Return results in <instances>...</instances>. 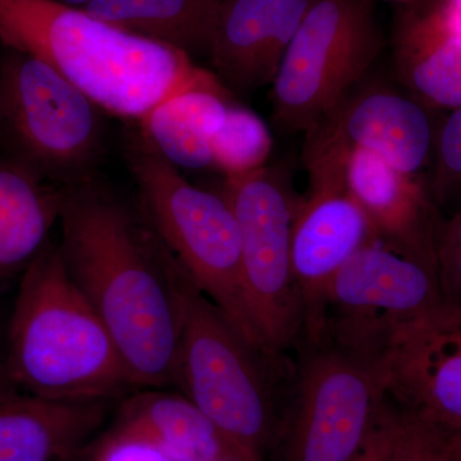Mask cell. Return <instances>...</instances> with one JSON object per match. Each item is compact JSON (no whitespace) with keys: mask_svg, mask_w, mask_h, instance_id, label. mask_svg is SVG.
Returning <instances> with one entry per match:
<instances>
[{"mask_svg":"<svg viewBox=\"0 0 461 461\" xmlns=\"http://www.w3.org/2000/svg\"><path fill=\"white\" fill-rule=\"evenodd\" d=\"M115 426L145 437L177 461H220L239 447L184 393L162 388L127 399Z\"/></svg>","mask_w":461,"mask_h":461,"instance_id":"obj_19","label":"cell"},{"mask_svg":"<svg viewBox=\"0 0 461 461\" xmlns=\"http://www.w3.org/2000/svg\"><path fill=\"white\" fill-rule=\"evenodd\" d=\"M441 8L454 29L461 33V0H445Z\"/></svg>","mask_w":461,"mask_h":461,"instance_id":"obj_29","label":"cell"},{"mask_svg":"<svg viewBox=\"0 0 461 461\" xmlns=\"http://www.w3.org/2000/svg\"><path fill=\"white\" fill-rule=\"evenodd\" d=\"M0 44L39 58L118 117L140 120L181 91L224 87L187 54L57 0H0Z\"/></svg>","mask_w":461,"mask_h":461,"instance_id":"obj_2","label":"cell"},{"mask_svg":"<svg viewBox=\"0 0 461 461\" xmlns=\"http://www.w3.org/2000/svg\"><path fill=\"white\" fill-rule=\"evenodd\" d=\"M344 175L346 186L362 206L378 239L437 266L441 218L432 196L415 176L359 148L346 153Z\"/></svg>","mask_w":461,"mask_h":461,"instance_id":"obj_15","label":"cell"},{"mask_svg":"<svg viewBox=\"0 0 461 461\" xmlns=\"http://www.w3.org/2000/svg\"><path fill=\"white\" fill-rule=\"evenodd\" d=\"M424 107L384 87L348 93L306 132L304 157L346 156L359 148L417 177L435 150L436 131Z\"/></svg>","mask_w":461,"mask_h":461,"instance_id":"obj_12","label":"cell"},{"mask_svg":"<svg viewBox=\"0 0 461 461\" xmlns=\"http://www.w3.org/2000/svg\"><path fill=\"white\" fill-rule=\"evenodd\" d=\"M65 186L14 158L0 159V277L25 271L59 221Z\"/></svg>","mask_w":461,"mask_h":461,"instance_id":"obj_18","label":"cell"},{"mask_svg":"<svg viewBox=\"0 0 461 461\" xmlns=\"http://www.w3.org/2000/svg\"><path fill=\"white\" fill-rule=\"evenodd\" d=\"M435 169L430 196L451 215L461 212V107L454 109L436 131Z\"/></svg>","mask_w":461,"mask_h":461,"instance_id":"obj_24","label":"cell"},{"mask_svg":"<svg viewBox=\"0 0 461 461\" xmlns=\"http://www.w3.org/2000/svg\"><path fill=\"white\" fill-rule=\"evenodd\" d=\"M369 0H313L272 84V121L309 132L362 80L381 53Z\"/></svg>","mask_w":461,"mask_h":461,"instance_id":"obj_8","label":"cell"},{"mask_svg":"<svg viewBox=\"0 0 461 461\" xmlns=\"http://www.w3.org/2000/svg\"><path fill=\"white\" fill-rule=\"evenodd\" d=\"M89 461H177L131 430L115 426L94 446Z\"/></svg>","mask_w":461,"mask_h":461,"instance_id":"obj_25","label":"cell"},{"mask_svg":"<svg viewBox=\"0 0 461 461\" xmlns=\"http://www.w3.org/2000/svg\"><path fill=\"white\" fill-rule=\"evenodd\" d=\"M230 107L224 87H196L169 96L140 118L142 138L175 167H213L212 140Z\"/></svg>","mask_w":461,"mask_h":461,"instance_id":"obj_20","label":"cell"},{"mask_svg":"<svg viewBox=\"0 0 461 461\" xmlns=\"http://www.w3.org/2000/svg\"><path fill=\"white\" fill-rule=\"evenodd\" d=\"M57 2L63 3V5H71L76 8H85L90 5L93 0H57Z\"/></svg>","mask_w":461,"mask_h":461,"instance_id":"obj_32","label":"cell"},{"mask_svg":"<svg viewBox=\"0 0 461 461\" xmlns=\"http://www.w3.org/2000/svg\"><path fill=\"white\" fill-rule=\"evenodd\" d=\"M211 149L213 167L224 177L248 175L266 167L272 149L271 133L254 112L230 104Z\"/></svg>","mask_w":461,"mask_h":461,"instance_id":"obj_22","label":"cell"},{"mask_svg":"<svg viewBox=\"0 0 461 461\" xmlns=\"http://www.w3.org/2000/svg\"><path fill=\"white\" fill-rule=\"evenodd\" d=\"M126 159L140 208L194 286L258 344L242 285L241 236L222 194L185 180L177 167L141 135L132 136Z\"/></svg>","mask_w":461,"mask_h":461,"instance_id":"obj_5","label":"cell"},{"mask_svg":"<svg viewBox=\"0 0 461 461\" xmlns=\"http://www.w3.org/2000/svg\"><path fill=\"white\" fill-rule=\"evenodd\" d=\"M189 281L175 384L232 444L266 457L280 432L294 375Z\"/></svg>","mask_w":461,"mask_h":461,"instance_id":"obj_4","label":"cell"},{"mask_svg":"<svg viewBox=\"0 0 461 461\" xmlns=\"http://www.w3.org/2000/svg\"><path fill=\"white\" fill-rule=\"evenodd\" d=\"M386 362L400 408L461 432V303L444 297L402 327Z\"/></svg>","mask_w":461,"mask_h":461,"instance_id":"obj_13","label":"cell"},{"mask_svg":"<svg viewBox=\"0 0 461 461\" xmlns=\"http://www.w3.org/2000/svg\"><path fill=\"white\" fill-rule=\"evenodd\" d=\"M400 80L426 107H461V33L441 7L403 18L395 38Z\"/></svg>","mask_w":461,"mask_h":461,"instance_id":"obj_17","label":"cell"},{"mask_svg":"<svg viewBox=\"0 0 461 461\" xmlns=\"http://www.w3.org/2000/svg\"><path fill=\"white\" fill-rule=\"evenodd\" d=\"M437 272L445 299L461 303V248H437Z\"/></svg>","mask_w":461,"mask_h":461,"instance_id":"obj_27","label":"cell"},{"mask_svg":"<svg viewBox=\"0 0 461 461\" xmlns=\"http://www.w3.org/2000/svg\"><path fill=\"white\" fill-rule=\"evenodd\" d=\"M59 253L136 387L175 384L189 278L141 208L89 177L65 186Z\"/></svg>","mask_w":461,"mask_h":461,"instance_id":"obj_1","label":"cell"},{"mask_svg":"<svg viewBox=\"0 0 461 461\" xmlns=\"http://www.w3.org/2000/svg\"><path fill=\"white\" fill-rule=\"evenodd\" d=\"M5 368L27 395L57 402H109L136 387L107 327L50 241L23 271Z\"/></svg>","mask_w":461,"mask_h":461,"instance_id":"obj_3","label":"cell"},{"mask_svg":"<svg viewBox=\"0 0 461 461\" xmlns=\"http://www.w3.org/2000/svg\"><path fill=\"white\" fill-rule=\"evenodd\" d=\"M386 461H461V432L399 406Z\"/></svg>","mask_w":461,"mask_h":461,"instance_id":"obj_23","label":"cell"},{"mask_svg":"<svg viewBox=\"0 0 461 461\" xmlns=\"http://www.w3.org/2000/svg\"><path fill=\"white\" fill-rule=\"evenodd\" d=\"M344 159L305 160L311 186L294 217L291 263L304 309L302 339L311 344L323 341L333 278L355 253L378 239L346 186Z\"/></svg>","mask_w":461,"mask_h":461,"instance_id":"obj_11","label":"cell"},{"mask_svg":"<svg viewBox=\"0 0 461 461\" xmlns=\"http://www.w3.org/2000/svg\"><path fill=\"white\" fill-rule=\"evenodd\" d=\"M220 461H264V457L244 450V448L236 447Z\"/></svg>","mask_w":461,"mask_h":461,"instance_id":"obj_31","label":"cell"},{"mask_svg":"<svg viewBox=\"0 0 461 461\" xmlns=\"http://www.w3.org/2000/svg\"><path fill=\"white\" fill-rule=\"evenodd\" d=\"M387 2H411V0H387Z\"/></svg>","mask_w":461,"mask_h":461,"instance_id":"obj_33","label":"cell"},{"mask_svg":"<svg viewBox=\"0 0 461 461\" xmlns=\"http://www.w3.org/2000/svg\"><path fill=\"white\" fill-rule=\"evenodd\" d=\"M107 402H57L32 395L0 400V461H60L102 426Z\"/></svg>","mask_w":461,"mask_h":461,"instance_id":"obj_16","label":"cell"},{"mask_svg":"<svg viewBox=\"0 0 461 461\" xmlns=\"http://www.w3.org/2000/svg\"><path fill=\"white\" fill-rule=\"evenodd\" d=\"M222 0H93L91 16L191 57L208 56Z\"/></svg>","mask_w":461,"mask_h":461,"instance_id":"obj_21","label":"cell"},{"mask_svg":"<svg viewBox=\"0 0 461 461\" xmlns=\"http://www.w3.org/2000/svg\"><path fill=\"white\" fill-rule=\"evenodd\" d=\"M14 395H18L17 387L9 378L5 368L0 369V400L8 399V397Z\"/></svg>","mask_w":461,"mask_h":461,"instance_id":"obj_30","label":"cell"},{"mask_svg":"<svg viewBox=\"0 0 461 461\" xmlns=\"http://www.w3.org/2000/svg\"><path fill=\"white\" fill-rule=\"evenodd\" d=\"M313 0H222L209 48L213 74L229 91L272 85Z\"/></svg>","mask_w":461,"mask_h":461,"instance_id":"obj_14","label":"cell"},{"mask_svg":"<svg viewBox=\"0 0 461 461\" xmlns=\"http://www.w3.org/2000/svg\"><path fill=\"white\" fill-rule=\"evenodd\" d=\"M396 417L397 408L388 403L368 441L351 461H386L395 432Z\"/></svg>","mask_w":461,"mask_h":461,"instance_id":"obj_26","label":"cell"},{"mask_svg":"<svg viewBox=\"0 0 461 461\" xmlns=\"http://www.w3.org/2000/svg\"><path fill=\"white\" fill-rule=\"evenodd\" d=\"M461 248V212L441 221L437 232V248Z\"/></svg>","mask_w":461,"mask_h":461,"instance_id":"obj_28","label":"cell"},{"mask_svg":"<svg viewBox=\"0 0 461 461\" xmlns=\"http://www.w3.org/2000/svg\"><path fill=\"white\" fill-rule=\"evenodd\" d=\"M100 108L32 54L0 53V139L9 157L62 186L91 177L102 150Z\"/></svg>","mask_w":461,"mask_h":461,"instance_id":"obj_7","label":"cell"},{"mask_svg":"<svg viewBox=\"0 0 461 461\" xmlns=\"http://www.w3.org/2000/svg\"><path fill=\"white\" fill-rule=\"evenodd\" d=\"M280 432L278 461H351L386 411V360L351 353L327 339H300Z\"/></svg>","mask_w":461,"mask_h":461,"instance_id":"obj_6","label":"cell"},{"mask_svg":"<svg viewBox=\"0 0 461 461\" xmlns=\"http://www.w3.org/2000/svg\"><path fill=\"white\" fill-rule=\"evenodd\" d=\"M221 194L238 220L245 302L258 344L267 353L286 355L304 332V309L291 263L299 200L284 176L267 166L224 177Z\"/></svg>","mask_w":461,"mask_h":461,"instance_id":"obj_9","label":"cell"},{"mask_svg":"<svg viewBox=\"0 0 461 461\" xmlns=\"http://www.w3.org/2000/svg\"><path fill=\"white\" fill-rule=\"evenodd\" d=\"M442 302L435 264L375 239L333 278L323 339L368 359L386 360L396 333Z\"/></svg>","mask_w":461,"mask_h":461,"instance_id":"obj_10","label":"cell"}]
</instances>
